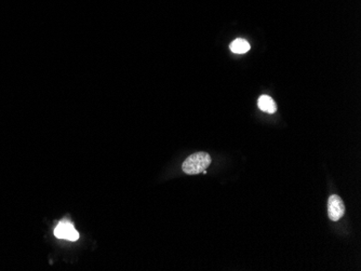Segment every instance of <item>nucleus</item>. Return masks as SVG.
I'll use <instances>...</instances> for the list:
<instances>
[{"mask_svg": "<svg viewBox=\"0 0 361 271\" xmlns=\"http://www.w3.org/2000/svg\"><path fill=\"white\" fill-rule=\"evenodd\" d=\"M211 164V157L209 153L199 151L193 153L186 158L182 164V170L187 175H197L203 173Z\"/></svg>", "mask_w": 361, "mask_h": 271, "instance_id": "obj_1", "label": "nucleus"}, {"mask_svg": "<svg viewBox=\"0 0 361 271\" xmlns=\"http://www.w3.org/2000/svg\"><path fill=\"white\" fill-rule=\"evenodd\" d=\"M345 214V205L341 197L337 195H332L328 200V215L329 219L333 222H337Z\"/></svg>", "mask_w": 361, "mask_h": 271, "instance_id": "obj_2", "label": "nucleus"}, {"mask_svg": "<svg viewBox=\"0 0 361 271\" xmlns=\"http://www.w3.org/2000/svg\"><path fill=\"white\" fill-rule=\"evenodd\" d=\"M54 236L57 239H64V240L77 241L79 239V233L75 229V227L68 221H63L58 224L54 229Z\"/></svg>", "mask_w": 361, "mask_h": 271, "instance_id": "obj_3", "label": "nucleus"}, {"mask_svg": "<svg viewBox=\"0 0 361 271\" xmlns=\"http://www.w3.org/2000/svg\"><path fill=\"white\" fill-rule=\"evenodd\" d=\"M258 106L259 109L267 114H275L276 110H277V106H276L274 99L268 97V95H262V97H259L258 100Z\"/></svg>", "mask_w": 361, "mask_h": 271, "instance_id": "obj_4", "label": "nucleus"}, {"mask_svg": "<svg viewBox=\"0 0 361 271\" xmlns=\"http://www.w3.org/2000/svg\"><path fill=\"white\" fill-rule=\"evenodd\" d=\"M230 48L232 52L237 53V54H243V53L250 50V45H249V42L247 40L238 38L232 42Z\"/></svg>", "mask_w": 361, "mask_h": 271, "instance_id": "obj_5", "label": "nucleus"}]
</instances>
